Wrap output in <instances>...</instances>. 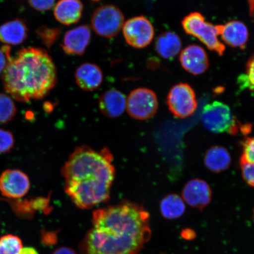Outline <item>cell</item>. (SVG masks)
Segmentation results:
<instances>
[{
	"mask_svg": "<svg viewBox=\"0 0 254 254\" xmlns=\"http://www.w3.org/2000/svg\"><path fill=\"white\" fill-rule=\"evenodd\" d=\"M28 30L24 20L20 18L0 25V41L6 45L17 46L27 39Z\"/></svg>",
	"mask_w": 254,
	"mask_h": 254,
	"instance_id": "18",
	"label": "cell"
},
{
	"mask_svg": "<svg viewBox=\"0 0 254 254\" xmlns=\"http://www.w3.org/2000/svg\"><path fill=\"white\" fill-rule=\"evenodd\" d=\"M17 107L9 95L0 93V123L7 124L14 118Z\"/></svg>",
	"mask_w": 254,
	"mask_h": 254,
	"instance_id": "22",
	"label": "cell"
},
{
	"mask_svg": "<svg viewBox=\"0 0 254 254\" xmlns=\"http://www.w3.org/2000/svg\"><path fill=\"white\" fill-rule=\"evenodd\" d=\"M30 187L29 177L20 170H6L0 176V192L5 197L23 198L29 191Z\"/></svg>",
	"mask_w": 254,
	"mask_h": 254,
	"instance_id": "10",
	"label": "cell"
},
{
	"mask_svg": "<svg viewBox=\"0 0 254 254\" xmlns=\"http://www.w3.org/2000/svg\"><path fill=\"white\" fill-rule=\"evenodd\" d=\"M180 62L186 71L194 75L203 74L209 66L207 54L203 48L195 44L187 46L182 50Z\"/></svg>",
	"mask_w": 254,
	"mask_h": 254,
	"instance_id": "13",
	"label": "cell"
},
{
	"mask_svg": "<svg viewBox=\"0 0 254 254\" xmlns=\"http://www.w3.org/2000/svg\"><path fill=\"white\" fill-rule=\"evenodd\" d=\"M158 108L156 94L147 88L135 89L127 99V112L132 118L136 120L150 119L156 114Z\"/></svg>",
	"mask_w": 254,
	"mask_h": 254,
	"instance_id": "8",
	"label": "cell"
},
{
	"mask_svg": "<svg viewBox=\"0 0 254 254\" xmlns=\"http://www.w3.org/2000/svg\"><path fill=\"white\" fill-rule=\"evenodd\" d=\"M61 27H49L42 25L37 28V34L44 46L50 49L54 44L59 40L62 33Z\"/></svg>",
	"mask_w": 254,
	"mask_h": 254,
	"instance_id": "24",
	"label": "cell"
},
{
	"mask_svg": "<svg viewBox=\"0 0 254 254\" xmlns=\"http://www.w3.org/2000/svg\"><path fill=\"white\" fill-rule=\"evenodd\" d=\"M238 83L242 90L247 88L254 91V55L247 62L246 73L240 76Z\"/></svg>",
	"mask_w": 254,
	"mask_h": 254,
	"instance_id": "25",
	"label": "cell"
},
{
	"mask_svg": "<svg viewBox=\"0 0 254 254\" xmlns=\"http://www.w3.org/2000/svg\"><path fill=\"white\" fill-rule=\"evenodd\" d=\"M92 223L81 254H137L151 236L148 212L128 200L97 209Z\"/></svg>",
	"mask_w": 254,
	"mask_h": 254,
	"instance_id": "1",
	"label": "cell"
},
{
	"mask_svg": "<svg viewBox=\"0 0 254 254\" xmlns=\"http://www.w3.org/2000/svg\"><path fill=\"white\" fill-rule=\"evenodd\" d=\"M182 25L187 34L196 37L209 50L220 56L224 55L225 47L218 39L222 25L209 23L201 13L193 12L184 17Z\"/></svg>",
	"mask_w": 254,
	"mask_h": 254,
	"instance_id": "4",
	"label": "cell"
},
{
	"mask_svg": "<svg viewBox=\"0 0 254 254\" xmlns=\"http://www.w3.org/2000/svg\"><path fill=\"white\" fill-rule=\"evenodd\" d=\"M220 36L227 45L244 50L249 41V32L243 22L232 20L222 25Z\"/></svg>",
	"mask_w": 254,
	"mask_h": 254,
	"instance_id": "16",
	"label": "cell"
},
{
	"mask_svg": "<svg viewBox=\"0 0 254 254\" xmlns=\"http://www.w3.org/2000/svg\"><path fill=\"white\" fill-rule=\"evenodd\" d=\"M243 153L241 158L254 163V138L248 137L242 142Z\"/></svg>",
	"mask_w": 254,
	"mask_h": 254,
	"instance_id": "28",
	"label": "cell"
},
{
	"mask_svg": "<svg viewBox=\"0 0 254 254\" xmlns=\"http://www.w3.org/2000/svg\"><path fill=\"white\" fill-rule=\"evenodd\" d=\"M8 58L4 52L0 49V74H2L3 71L7 65Z\"/></svg>",
	"mask_w": 254,
	"mask_h": 254,
	"instance_id": "31",
	"label": "cell"
},
{
	"mask_svg": "<svg viewBox=\"0 0 254 254\" xmlns=\"http://www.w3.org/2000/svg\"><path fill=\"white\" fill-rule=\"evenodd\" d=\"M83 9L81 0H59L54 8V15L60 23L70 25L81 20Z\"/></svg>",
	"mask_w": 254,
	"mask_h": 254,
	"instance_id": "17",
	"label": "cell"
},
{
	"mask_svg": "<svg viewBox=\"0 0 254 254\" xmlns=\"http://www.w3.org/2000/svg\"><path fill=\"white\" fill-rule=\"evenodd\" d=\"M182 43L180 38L173 31L159 35L155 40V50L162 58L172 60L180 53Z\"/></svg>",
	"mask_w": 254,
	"mask_h": 254,
	"instance_id": "19",
	"label": "cell"
},
{
	"mask_svg": "<svg viewBox=\"0 0 254 254\" xmlns=\"http://www.w3.org/2000/svg\"><path fill=\"white\" fill-rule=\"evenodd\" d=\"M53 254H77V253L70 248L63 247L59 248Z\"/></svg>",
	"mask_w": 254,
	"mask_h": 254,
	"instance_id": "32",
	"label": "cell"
},
{
	"mask_svg": "<svg viewBox=\"0 0 254 254\" xmlns=\"http://www.w3.org/2000/svg\"><path fill=\"white\" fill-rule=\"evenodd\" d=\"M91 39V28L81 25L66 31L61 47L66 55L81 56L86 51Z\"/></svg>",
	"mask_w": 254,
	"mask_h": 254,
	"instance_id": "12",
	"label": "cell"
},
{
	"mask_svg": "<svg viewBox=\"0 0 254 254\" xmlns=\"http://www.w3.org/2000/svg\"><path fill=\"white\" fill-rule=\"evenodd\" d=\"M23 243L20 238L8 234L0 237V254H20Z\"/></svg>",
	"mask_w": 254,
	"mask_h": 254,
	"instance_id": "23",
	"label": "cell"
},
{
	"mask_svg": "<svg viewBox=\"0 0 254 254\" xmlns=\"http://www.w3.org/2000/svg\"><path fill=\"white\" fill-rule=\"evenodd\" d=\"M14 146L13 134L7 129L0 128V154L10 152Z\"/></svg>",
	"mask_w": 254,
	"mask_h": 254,
	"instance_id": "26",
	"label": "cell"
},
{
	"mask_svg": "<svg viewBox=\"0 0 254 254\" xmlns=\"http://www.w3.org/2000/svg\"><path fill=\"white\" fill-rule=\"evenodd\" d=\"M125 95L115 88L110 89L101 95L99 99L100 110L108 118H117L122 116L126 109Z\"/></svg>",
	"mask_w": 254,
	"mask_h": 254,
	"instance_id": "15",
	"label": "cell"
},
{
	"mask_svg": "<svg viewBox=\"0 0 254 254\" xmlns=\"http://www.w3.org/2000/svg\"><path fill=\"white\" fill-rule=\"evenodd\" d=\"M167 103L170 112L180 119L192 115L198 105L194 90L187 83H179L171 88Z\"/></svg>",
	"mask_w": 254,
	"mask_h": 254,
	"instance_id": "7",
	"label": "cell"
},
{
	"mask_svg": "<svg viewBox=\"0 0 254 254\" xmlns=\"http://www.w3.org/2000/svg\"><path fill=\"white\" fill-rule=\"evenodd\" d=\"M186 209V206L183 199L174 193L165 196L160 202L161 214L168 220H175L182 217Z\"/></svg>",
	"mask_w": 254,
	"mask_h": 254,
	"instance_id": "21",
	"label": "cell"
},
{
	"mask_svg": "<svg viewBox=\"0 0 254 254\" xmlns=\"http://www.w3.org/2000/svg\"><path fill=\"white\" fill-rule=\"evenodd\" d=\"M75 82L82 90L91 91L97 90L103 81V73L99 66L91 63H85L76 69Z\"/></svg>",
	"mask_w": 254,
	"mask_h": 254,
	"instance_id": "14",
	"label": "cell"
},
{
	"mask_svg": "<svg viewBox=\"0 0 254 254\" xmlns=\"http://www.w3.org/2000/svg\"><path fill=\"white\" fill-rule=\"evenodd\" d=\"M124 37L127 44L135 49H143L150 44L154 37V28L145 16L129 19L123 25Z\"/></svg>",
	"mask_w": 254,
	"mask_h": 254,
	"instance_id": "9",
	"label": "cell"
},
{
	"mask_svg": "<svg viewBox=\"0 0 254 254\" xmlns=\"http://www.w3.org/2000/svg\"><path fill=\"white\" fill-rule=\"evenodd\" d=\"M240 166L244 181L250 186L254 187V163L240 158Z\"/></svg>",
	"mask_w": 254,
	"mask_h": 254,
	"instance_id": "27",
	"label": "cell"
},
{
	"mask_svg": "<svg viewBox=\"0 0 254 254\" xmlns=\"http://www.w3.org/2000/svg\"><path fill=\"white\" fill-rule=\"evenodd\" d=\"M92 1L97 2L100 1V0H91Z\"/></svg>",
	"mask_w": 254,
	"mask_h": 254,
	"instance_id": "34",
	"label": "cell"
},
{
	"mask_svg": "<svg viewBox=\"0 0 254 254\" xmlns=\"http://www.w3.org/2000/svg\"><path fill=\"white\" fill-rule=\"evenodd\" d=\"M125 23L123 12L113 4L101 5L95 9L91 20V27L95 33L106 39L117 36Z\"/></svg>",
	"mask_w": 254,
	"mask_h": 254,
	"instance_id": "6",
	"label": "cell"
},
{
	"mask_svg": "<svg viewBox=\"0 0 254 254\" xmlns=\"http://www.w3.org/2000/svg\"><path fill=\"white\" fill-rule=\"evenodd\" d=\"M184 202L192 208L202 210L212 199V190L204 180L193 179L184 186L182 192Z\"/></svg>",
	"mask_w": 254,
	"mask_h": 254,
	"instance_id": "11",
	"label": "cell"
},
{
	"mask_svg": "<svg viewBox=\"0 0 254 254\" xmlns=\"http://www.w3.org/2000/svg\"><path fill=\"white\" fill-rule=\"evenodd\" d=\"M2 81L12 99L21 103L40 100L56 86V65L45 50L24 48L8 59Z\"/></svg>",
	"mask_w": 254,
	"mask_h": 254,
	"instance_id": "3",
	"label": "cell"
},
{
	"mask_svg": "<svg viewBox=\"0 0 254 254\" xmlns=\"http://www.w3.org/2000/svg\"><path fill=\"white\" fill-rule=\"evenodd\" d=\"M181 236L185 240L192 241L195 239L196 234L193 230L190 229V228H185L181 232Z\"/></svg>",
	"mask_w": 254,
	"mask_h": 254,
	"instance_id": "30",
	"label": "cell"
},
{
	"mask_svg": "<svg viewBox=\"0 0 254 254\" xmlns=\"http://www.w3.org/2000/svg\"><path fill=\"white\" fill-rule=\"evenodd\" d=\"M31 7L37 11H49L55 5L56 0H28Z\"/></svg>",
	"mask_w": 254,
	"mask_h": 254,
	"instance_id": "29",
	"label": "cell"
},
{
	"mask_svg": "<svg viewBox=\"0 0 254 254\" xmlns=\"http://www.w3.org/2000/svg\"><path fill=\"white\" fill-rule=\"evenodd\" d=\"M20 254H39V253L33 247H25L21 250Z\"/></svg>",
	"mask_w": 254,
	"mask_h": 254,
	"instance_id": "33",
	"label": "cell"
},
{
	"mask_svg": "<svg viewBox=\"0 0 254 254\" xmlns=\"http://www.w3.org/2000/svg\"><path fill=\"white\" fill-rule=\"evenodd\" d=\"M201 118L203 126L212 132H227L236 135L239 132L240 124L230 108L219 101L206 105L202 110ZM240 128L246 134V132L249 131L250 127L243 126Z\"/></svg>",
	"mask_w": 254,
	"mask_h": 254,
	"instance_id": "5",
	"label": "cell"
},
{
	"mask_svg": "<svg viewBox=\"0 0 254 254\" xmlns=\"http://www.w3.org/2000/svg\"><path fill=\"white\" fill-rule=\"evenodd\" d=\"M113 156L107 148L97 151L81 146L62 170L65 191L77 207L90 209L110 199L115 177Z\"/></svg>",
	"mask_w": 254,
	"mask_h": 254,
	"instance_id": "2",
	"label": "cell"
},
{
	"mask_svg": "<svg viewBox=\"0 0 254 254\" xmlns=\"http://www.w3.org/2000/svg\"><path fill=\"white\" fill-rule=\"evenodd\" d=\"M231 163L229 152L221 146H213L206 151L204 163L214 173H221L228 169Z\"/></svg>",
	"mask_w": 254,
	"mask_h": 254,
	"instance_id": "20",
	"label": "cell"
}]
</instances>
